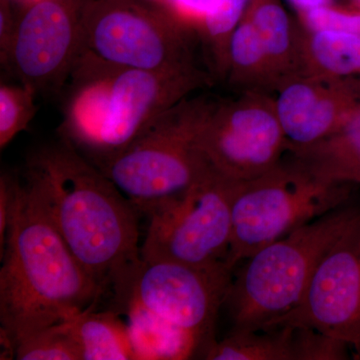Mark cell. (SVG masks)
<instances>
[{
    "mask_svg": "<svg viewBox=\"0 0 360 360\" xmlns=\"http://www.w3.org/2000/svg\"><path fill=\"white\" fill-rule=\"evenodd\" d=\"M127 324L136 359H187L200 352L193 338L148 312L129 309Z\"/></svg>",
    "mask_w": 360,
    "mask_h": 360,
    "instance_id": "cell-20",
    "label": "cell"
},
{
    "mask_svg": "<svg viewBox=\"0 0 360 360\" xmlns=\"http://www.w3.org/2000/svg\"><path fill=\"white\" fill-rule=\"evenodd\" d=\"M250 2V0H212L198 30L212 77L224 80L232 33L245 18Z\"/></svg>",
    "mask_w": 360,
    "mask_h": 360,
    "instance_id": "cell-21",
    "label": "cell"
},
{
    "mask_svg": "<svg viewBox=\"0 0 360 360\" xmlns=\"http://www.w3.org/2000/svg\"><path fill=\"white\" fill-rule=\"evenodd\" d=\"M212 82L198 66L122 68L82 49L65 90L61 139L96 167L125 150L168 108Z\"/></svg>",
    "mask_w": 360,
    "mask_h": 360,
    "instance_id": "cell-3",
    "label": "cell"
},
{
    "mask_svg": "<svg viewBox=\"0 0 360 360\" xmlns=\"http://www.w3.org/2000/svg\"><path fill=\"white\" fill-rule=\"evenodd\" d=\"M300 27L302 73L360 82V33Z\"/></svg>",
    "mask_w": 360,
    "mask_h": 360,
    "instance_id": "cell-17",
    "label": "cell"
},
{
    "mask_svg": "<svg viewBox=\"0 0 360 360\" xmlns=\"http://www.w3.org/2000/svg\"><path fill=\"white\" fill-rule=\"evenodd\" d=\"M243 182L210 165L187 191L146 217L141 257L202 267L227 265L232 208Z\"/></svg>",
    "mask_w": 360,
    "mask_h": 360,
    "instance_id": "cell-9",
    "label": "cell"
},
{
    "mask_svg": "<svg viewBox=\"0 0 360 360\" xmlns=\"http://www.w3.org/2000/svg\"><path fill=\"white\" fill-rule=\"evenodd\" d=\"M352 6L360 9V0H352Z\"/></svg>",
    "mask_w": 360,
    "mask_h": 360,
    "instance_id": "cell-29",
    "label": "cell"
},
{
    "mask_svg": "<svg viewBox=\"0 0 360 360\" xmlns=\"http://www.w3.org/2000/svg\"><path fill=\"white\" fill-rule=\"evenodd\" d=\"M319 333L295 324L231 331L221 341H213L205 352L210 360H314Z\"/></svg>",
    "mask_w": 360,
    "mask_h": 360,
    "instance_id": "cell-14",
    "label": "cell"
},
{
    "mask_svg": "<svg viewBox=\"0 0 360 360\" xmlns=\"http://www.w3.org/2000/svg\"><path fill=\"white\" fill-rule=\"evenodd\" d=\"M11 0H0V58L6 65L15 32L16 20L13 13Z\"/></svg>",
    "mask_w": 360,
    "mask_h": 360,
    "instance_id": "cell-27",
    "label": "cell"
},
{
    "mask_svg": "<svg viewBox=\"0 0 360 360\" xmlns=\"http://www.w3.org/2000/svg\"><path fill=\"white\" fill-rule=\"evenodd\" d=\"M0 257L1 338L14 352L32 333L96 305L104 292L26 182L18 184Z\"/></svg>",
    "mask_w": 360,
    "mask_h": 360,
    "instance_id": "cell-2",
    "label": "cell"
},
{
    "mask_svg": "<svg viewBox=\"0 0 360 360\" xmlns=\"http://www.w3.org/2000/svg\"><path fill=\"white\" fill-rule=\"evenodd\" d=\"M349 195L350 184L322 181L295 160H281L239 189L227 265L233 270L264 246L345 205Z\"/></svg>",
    "mask_w": 360,
    "mask_h": 360,
    "instance_id": "cell-6",
    "label": "cell"
},
{
    "mask_svg": "<svg viewBox=\"0 0 360 360\" xmlns=\"http://www.w3.org/2000/svg\"><path fill=\"white\" fill-rule=\"evenodd\" d=\"M82 49L111 65L144 70L194 68L193 32L146 0H84Z\"/></svg>",
    "mask_w": 360,
    "mask_h": 360,
    "instance_id": "cell-8",
    "label": "cell"
},
{
    "mask_svg": "<svg viewBox=\"0 0 360 360\" xmlns=\"http://www.w3.org/2000/svg\"><path fill=\"white\" fill-rule=\"evenodd\" d=\"M208 99H182L129 148L97 167L141 215L148 217L187 191L210 163L196 142Z\"/></svg>",
    "mask_w": 360,
    "mask_h": 360,
    "instance_id": "cell-5",
    "label": "cell"
},
{
    "mask_svg": "<svg viewBox=\"0 0 360 360\" xmlns=\"http://www.w3.org/2000/svg\"><path fill=\"white\" fill-rule=\"evenodd\" d=\"M225 82L243 92L276 91L277 84L255 26L245 15L229 42Z\"/></svg>",
    "mask_w": 360,
    "mask_h": 360,
    "instance_id": "cell-18",
    "label": "cell"
},
{
    "mask_svg": "<svg viewBox=\"0 0 360 360\" xmlns=\"http://www.w3.org/2000/svg\"><path fill=\"white\" fill-rule=\"evenodd\" d=\"M28 184L80 264L105 291L141 258V213L68 142L30 158Z\"/></svg>",
    "mask_w": 360,
    "mask_h": 360,
    "instance_id": "cell-1",
    "label": "cell"
},
{
    "mask_svg": "<svg viewBox=\"0 0 360 360\" xmlns=\"http://www.w3.org/2000/svg\"><path fill=\"white\" fill-rule=\"evenodd\" d=\"M226 264L195 266L172 260H139L125 267L110 288L120 312H148L195 341L203 354L232 283Z\"/></svg>",
    "mask_w": 360,
    "mask_h": 360,
    "instance_id": "cell-7",
    "label": "cell"
},
{
    "mask_svg": "<svg viewBox=\"0 0 360 360\" xmlns=\"http://www.w3.org/2000/svg\"><path fill=\"white\" fill-rule=\"evenodd\" d=\"M196 142L212 167L239 181L266 174L288 151L274 99L264 92L208 99Z\"/></svg>",
    "mask_w": 360,
    "mask_h": 360,
    "instance_id": "cell-10",
    "label": "cell"
},
{
    "mask_svg": "<svg viewBox=\"0 0 360 360\" xmlns=\"http://www.w3.org/2000/svg\"><path fill=\"white\" fill-rule=\"evenodd\" d=\"M146 1L150 2V4H156V6H160V2L162 1V0H146Z\"/></svg>",
    "mask_w": 360,
    "mask_h": 360,
    "instance_id": "cell-30",
    "label": "cell"
},
{
    "mask_svg": "<svg viewBox=\"0 0 360 360\" xmlns=\"http://www.w3.org/2000/svg\"><path fill=\"white\" fill-rule=\"evenodd\" d=\"M84 0H35L16 20L4 68L37 94H60L82 51Z\"/></svg>",
    "mask_w": 360,
    "mask_h": 360,
    "instance_id": "cell-11",
    "label": "cell"
},
{
    "mask_svg": "<svg viewBox=\"0 0 360 360\" xmlns=\"http://www.w3.org/2000/svg\"><path fill=\"white\" fill-rule=\"evenodd\" d=\"M94 307L70 319L82 360L136 359L127 324L116 311H96Z\"/></svg>",
    "mask_w": 360,
    "mask_h": 360,
    "instance_id": "cell-19",
    "label": "cell"
},
{
    "mask_svg": "<svg viewBox=\"0 0 360 360\" xmlns=\"http://www.w3.org/2000/svg\"><path fill=\"white\" fill-rule=\"evenodd\" d=\"M288 151L292 160L322 181L360 184V103L333 134Z\"/></svg>",
    "mask_w": 360,
    "mask_h": 360,
    "instance_id": "cell-15",
    "label": "cell"
},
{
    "mask_svg": "<svg viewBox=\"0 0 360 360\" xmlns=\"http://www.w3.org/2000/svg\"><path fill=\"white\" fill-rule=\"evenodd\" d=\"M283 324L314 328L360 359V217L322 258L298 307L267 326Z\"/></svg>",
    "mask_w": 360,
    "mask_h": 360,
    "instance_id": "cell-12",
    "label": "cell"
},
{
    "mask_svg": "<svg viewBox=\"0 0 360 360\" xmlns=\"http://www.w3.org/2000/svg\"><path fill=\"white\" fill-rule=\"evenodd\" d=\"M18 184L20 182L11 175L2 174L0 177V253L4 251L6 243L9 219L15 200Z\"/></svg>",
    "mask_w": 360,
    "mask_h": 360,
    "instance_id": "cell-26",
    "label": "cell"
},
{
    "mask_svg": "<svg viewBox=\"0 0 360 360\" xmlns=\"http://www.w3.org/2000/svg\"><path fill=\"white\" fill-rule=\"evenodd\" d=\"M16 359L82 360L70 319L32 333L18 343Z\"/></svg>",
    "mask_w": 360,
    "mask_h": 360,
    "instance_id": "cell-22",
    "label": "cell"
},
{
    "mask_svg": "<svg viewBox=\"0 0 360 360\" xmlns=\"http://www.w3.org/2000/svg\"><path fill=\"white\" fill-rule=\"evenodd\" d=\"M288 1L295 7L297 13H305V11L333 4V0H288Z\"/></svg>",
    "mask_w": 360,
    "mask_h": 360,
    "instance_id": "cell-28",
    "label": "cell"
},
{
    "mask_svg": "<svg viewBox=\"0 0 360 360\" xmlns=\"http://www.w3.org/2000/svg\"><path fill=\"white\" fill-rule=\"evenodd\" d=\"M37 92L23 84L0 85V148L30 127L37 115Z\"/></svg>",
    "mask_w": 360,
    "mask_h": 360,
    "instance_id": "cell-23",
    "label": "cell"
},
{
    "mask_svg": "<svg viewBox=\"0 0 360 360\" xmlns=\"http://www.w3.org/2000/svg\"><path fill=\"white\" fill-rule=\"evenodd\" d=\"M359 217V207L341 206L248 258L227 295L232 331L265 328L298 307L322 258Z\"/></svg>",
    "mask_w": 360,
    "mask_h": 360,
    "instance_id": "cell-4",
    "label": "cell"
},
{
    "mask_svg": "<svg viewBox=\"0 0 360 360\" xmlns=\"http://www.w3.org/2000/svg\"><path fill=\"white\" fill-rule=\"evenodd\" d=\"M212 2V0H165L162 6L179 22L198 34Z\"/></svg>",
    "mask_w": 360,
    "mask_h": 360,
    "instance_id": "cell-25",
    "label": "cell"
},
{
    "mask_svg": "<svg viewBox=\"0 0 360 360\" xmlns=\"http://www.w3.org/2000/svg\"><path fill=\"white\" fill-rule=\"evenodd\" d=\"M276 91L274 104L288 149L333 134L360 103V82L307 73L288 78Z\"/></svg>",
    "mask_w": 360,
    "mask_h": 360,
    "instance_id": "cell-13",
    "label": "cell"
},
{
    "mask_svg": "<svg viewBox=\"0 0 360 360\" xmlns=\"http://www.w3.org/2000/svg\"><path fill=\"white\" fill-rule=\"evenodd\" d=\"M245 15L257 30L277 87L302 73L300 27L295 25L281 0H250Z\"/></svg>",
    "mask_w": 360,
    "mask_h": 360,
    "instance_id": "cell-16",
    "label": "cell"
},
{
    "mask_svg": "<svg viewBox=\"0 0 360 360\" xmlns=\"http://www.w3.org/2000/svg\"><path fill=\"white\" fill-rule=\"evenodd\" d=\"M298 18L303 30L360 33V9L355 6L330 4L298 13Z\"/></svg>",
    "mask_w": 360,
    "mask_h": 360,
    "instance_id": "cell-24",
    "label": "cell"
}]
</instances>
